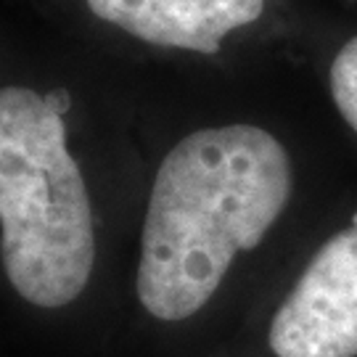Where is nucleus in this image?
Wrapping results in <instances>:
<instances>
[{
	"mask_svg": "<svg viewBox=\"0 0 357 357\" xmlns=\"http://www.w3.org/2000/svg\"><path fill=\"white\" fill-rule=\"evenodd\" d=\"M283 143L257 125H217L180 138L153 175L141 228L135 296L149 318L185 323L233 262L257 249L291 199Z\"/></svg>",
	"mask_w": 357,
	"mask_h": 357,
	"instance_id": "obj_1",
	"label": "nucleus"
},
{
	"mask_svg": "<svg viewBox=\"0 0 357 357\" xmlns=\"http://www.w3.org/2000/svg\"><path fill=\"white\" fill-rule=\"evenodd\" d=\"M98 259L96 209L69 146L64 106L35 85H0V268L13 294L61 310Z\"/></svg>",
	"mask_w": 357,
	"mask_h": 357,
	"instance_id": "obj_2",
	"label": "nucleus"
},
{
	"mask_svg": "<svg viewBox=\"0 0 357 357\" xmlns=\"http://www.w3.org/2000/svg\"><path fill=\"white\" fill-rule=\"evenodd\" d=\"M268 344L275 357H357V225L307 262L270 320Z\"/></svg>",
	"mask_w": 357,
	"mask_h": 357,
	"instance_id": "obj_3",
	"label": "nucleus"
},
{
	"mask_svg": "<svg viewBox=\"0 0 357 357\" xmlns=\"http://www.w3.org/2000/svg\"><path fill=\"white\" fill-rule=\"evenodd\" d=\"M85 6L98 22L146 45L204 56L265 13V0H85Z\"/></svg>",
	"mask_w": 357,
	"mask_h": 357,
	"instance_id": "obj_4",
	"label": "nucleus"
},
{
	"mask_svg": "<svg viewBox=\"0 0 357 357\" xmlns=\"http://www.w3.org/2000/svg\"><path fill=\"white\" fill-rule=\"evenodd\" d=\"M331 96L344 116V122L357 132V35L347 40L331 64Z\"/></svg>",
	"mask_w": 357,
	"mask_h": 357,
	"instance_id": "obj_5",
	"label": "nucleus"
}]
</instances>
